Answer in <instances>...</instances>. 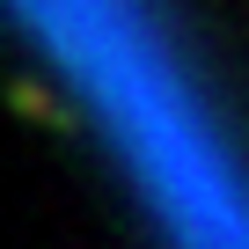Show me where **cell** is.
Masks as SVG:
<instances>
[{
  "label": "cell",
  "instance_id": "obj_1",
  "mask_svg": "<svg viewBox=\"0 0 249 249\" xmlns=\"http://www.w3.org/2000/svg\"><path fill=\"white\" fill-rule=\"evenodd\" d=\"M8 103H15L22 117H37V124H52V132H66V110H59V103H52L44 88H30V81H15V88H8Z\"/></svg>",
  "mask_w": 249,
  "mask_h": 249
}]
</instances>
